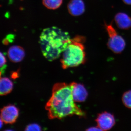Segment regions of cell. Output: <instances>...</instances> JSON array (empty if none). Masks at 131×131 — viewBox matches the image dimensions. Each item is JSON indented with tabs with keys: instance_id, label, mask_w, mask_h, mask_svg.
Returning a JSON list of instances; mask_svg holds the SVG:
<instances>
[{
	"instance_id": "30bf717a",
	"label": "cell",
	"mask_w": 131,
	"mask_h": 131,
	"mask_svg": "<svg viewBox=\"0 0 131 131\" xmlns=\"http://www.w3.org/2000/svg\"><path fill=\"white\" fill-rule=\"evenodd\" d=\"M114 19L116 25L120 29L127 30L131 27V18L125 13H118Z\"/></svg>"
},
{
	"instance_id": "9c48e42d",
	"label": "cell",
	"mask_w": 131,
	"mask_h": 131,
	"mask_svg": "<svg viewBox=\"0 0 131 131\" xmlns=\"http://www.w3.org/2000/svg\"><path fill=\"white\" fill-rule=\"evenodd\" d=\"M8 56L10 61L13 62H19L22 61L25 57V51L21 46H13L8 49Z\"/></svg>"
},
{
	"instance_id": "ac0fdd59",
	"label": "cell",
	"mask_w": 131,
	"mask_h": 131,
	"mask_svg": "<svg viewBox=\"0 0 131 131\" xmlns=\"http://www.w3.org/2000/svg\"><path fill=\"white\" fill-rule=\"evenodd\" d=\"M13 74H14V75H13V76H12V77H14V78H15V73H13ZM15 74H16V77H17V76H18V74H17V73H15Z\"/></svg>"
},
{
	"instance_id": "5b68a950",
	"label": "cell",
	"mask_w": 131,
	"mask_h": 131,
	"mask_svg": "<svg viewBox=\"0 0 131 131\" xmlns=\"http://www.w3.org/2000/svg\"><path fill=\"white\" fill-rule=\"evenodd\" d=\"M19 115L18 108L14 105H8L1 110V119L5 124H14L16 122Z\"/></svg>"
},
{
	"instance_id": "ba28073f",
	"label": "cell",
	"mask_w": 131,
	"mask_h": 131,
	"mask_svg": "<svg viewBox=\"0 0 131 131\" xmlns=\"http://www.w3.org/2000/svg\"><path fill=\"white\" fill-rule=\"evenodd\" d=\"M68 10L74 16L81 15L85 11L84 3L82 0H70L68 5Z\"/></svg>"
},
{
	"instance_id": "7a4b0ae2",
	"label": "cell",
	"mask_w": 131,
	"mask_h": 131,
	"mask_svg": "<svg viewBox=\"0 0 131 131\" xmlns=\"http://www.w3.org/2000/svg\"><path fill=\"white\" fill-rule=\"evenodd\" d=\"M71 41L68 32L52 27L43 31L39 43L44 56L48 61H52L60 57Z\"/></svg>"
},
{
	"instance_id": "5bb4252c",
	"label": "cell",
	"mask_w": 131,
	"mask_h": 131,
	"mask_svg": "<svg viewBox=\"0 0 131 131\" xmlns=\"http://www.w3.org/2000/svg\"><path fill=\"white\" fill-rule=\"evenodd\" d=\"M6 59L4 55L1 52V75L4 73V71L6 68Z\"/></svg>"
},
{
	"instance_id": "8992f818",
	"label": "cell",
	"mask_w": 131,
	"mask_h": 131,
	"mask_svg": "<svg viewBox=\"0 0 131 131\" xmlns=\"http://www.w3.org/2000/svg\"><path fill=\"white\" fill-rule=\"evenodd\" d=\"M98 126L102 131H107L111 129L115 124V119L113 114L104 112L98 115L96 119Z\"/></svg>"
},
{
	"instance_id": "9a60e30c",
	"label": "cell",
	"mask_w": 131,
	"mask_h": 131,
	"mask_svg": "<svg viewBox=\"0 0 131 131\" xmlns=\"http://www.w3.org/2000/svg\"><path fill=\"white\" fill-rule=\"evenodd\" d=\"M42 130L41 127L37 124H31L28 125L26 127L25 131H40Z\"/></svg>"
},
{
	"instance_id": "277c9868",
	"label": "cell",
	"mask_w": 131,
	"mask_h": 131,
	"mask_svg": "<svg viewBox=\"0 0 131 131\" xmlns=\"http://www.w3.org/2000/svg\"><path fill=\"white\" fill-rule=\"evenodd\" d=\"M109 37L108 46L115 53L119 54L125 49L126 43L124 39L117 33L112 25L105 24Z\"/></svg>"
},
{
	"instance_id": "e0dca14e",
	"label": "cell",
	"mask_w": 131,
	"mask_h": 131,
	"mask_svg": "<svg viewBox=\"0 0 131 131\" xmlns=\"http://www.w3.org/2000/svg\"><path fill=\"white\" fill-rule=\"evenodd\" d=\"M125 4L128 5H131V0H122Z\"/></svg>"
},
{
	"instance_id": "52a82bcc",
	"label": "cell",
	"mask_w": 131,
	"mask_h": 131,
	"mask_svg": "<svg viewBox=\"0 0 131 131\" xmlns=\"http://www.w3.org/2000/svg\"><path fill=\"white\" fill-rule=\"evenodd\" d=\"M70 85L75 102H83L86 100L88 91L83 84L73 82L71 83Z\"/></svg>"
},
{
	"instance_id": "3957f363",
	"label": "cell",
	"mask_w": 131,
	"mask_h": 131,
	"mask_svg": "<svg viewBox=\"0 0 131 131\" xmlns=\"http://www.w3.org/2000/svg\"><path fill=\"white\" fill-rule=\"evenodd\" d=\"M81 38L78 37L71 39L63 52L61 62L62 68L64 69L76 67L85 62L86 54Z\"/></svg>"
},
{
	"instance_id": "7c38bea8",
	"label": "cell",
	"mask_w": 131,
	"mask_h": 131,
	"mask_svg": "<svg viewBox=\"0 0 131 131\" xmlns=\"http://www.w3.org/2000/svg\"><path fill=\"white\" fill-rule=\"evenodd\" d=\"M62 2L63 0H43V5L50 9H57L62 5Z\"/></svg>"
},
{
	"instance_id": "8fae6325",
	"label": "cell",
	"mask_w": 131,
	"mask_h": 131,
	"mask_svg": "<svg viewBox=\"0 0 131 131\" xmlns=\"http://www.w3.org/2000/svg\"><path fill=\"white\" fill-rule=\"evenodd\" d=\"M13 84L8 78L1 77L0 81L1 95H5L11 93L13 90Z\"/></svg>"
},
{
	"instance_id": "4fadbf2b",
	"label": "cell",
	"mask_w": 131,
	"mask_h": 131,
	"mask_svg": "<svg viewBox=\"0 0 131 131\" xmlns=\"http://www.w3.org/2000/svg\"><path fill=\"white\" fill-rule=\"evenodd\" d=\"M122 101L126 107L131 109V90L124 93L122 96Z\"/></svg>"
},
{
	"instance_id": "2e32d148",
	"label": "cell",
	"mask_w": 131,
	"mask_h": 131,
	"mask_svg": "<svg viewBox=\"0 0 131 131\" xmlns=\"http://www.w3.org/2000/svg\"><path fill=\"white\" fill-rule=\"evenodd\" d=\"M87 131H102L101 129L98 127H93L87 129Z\"/></svg>"
},
{
	"instance_id": "6da1fadb",
	"label": "cell",
	"mask_w": 131,
	"mask_h": 131,
	"mask_svg": "<svg viewBox=\"0 0 131 131\" xmlns=\"http://www.w3.org/2000/svg\"><path fill=\"white\" fill-rule=\"evenodd\" d=\"M45 108L50 119H61L74 115L83 117L85 114L75 103L70 84L65 83H58L54 85Z\"/></svg>"
}]
</instances>
